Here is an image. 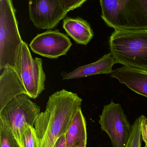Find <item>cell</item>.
Instances as JSON below:
<instances>
[{"label":"cell","instance_id":"6da1fadb","mask_svg":"<svg viewBox=\"0 0 147 147\" xmlns=\"http://www.w3.org/2000/svg\"><path fill=\"white\" fill-rule=\"evenodd\" d=\"M83 99L77 93L63 89L52 94L45 110L41 112L34 123L38 147H54L66 134Z\"/></svg>","mask_w":147,"mask_h":147},{"label":"cell","instance_id":"7a4b0ae2","mask_svg":"<svg viewBox=\"0 0 147 147\" xmlns=\"http://www.w3.org/2000/svg\"><path fill=\"white\" fill-rule=\"evenodd\" d=\"M109 46L117 63L147 71V29L115 30Z\"/></svg>","mask_w":147,"mask_h":147},{"label":"cell","instance_id":"3957f363","mask_svg":"<svg viewBox=\"0 0 147 147\" xmlns=\"http://www.w3.org/2000/svg\"><path fill=\"white\" fill-rule=\"evenodd\" d=\"M102 18L115 30L147 29V0H100Z\"/></svg>","mask_w":147,"mask_h":147},{"label":"cell","instance_id":"277c9868","mask_svg":"<svg viewBox=\"0 0 147 147\" xmlns=\"http://www.w3.org/2000/svg\"><path fill=\"white\" fill-rule=\"evenodd\" d=\"M0 70L10 65L16 70L23 40L12 0H0Z\"/></svg>","mask_w":147,"mask_h":147},{"label":"cell","instance_id":"5b68a950","mask_svg":"<svg viewBox=\"0 0 147 147\" xmlns=\"http://www.w3.org/2000/svg\"><path fill=\"white\" fill-rule=\"evenodd\" d=\"M40 107L28 94L18 95L0 111V122L7 126L21 147L22 134L28 126L34 127Z\"/></svg>","mask_w":147,"mask_h":147},{"label":"cell","instance_id":"8992f818","mask_svg":"<svg viewBox=\"0 0 147 147\" xmlns=\"http://www.w3.org/2000/svg\"><path fill=\"white\" fill-rule=\"evenodd\" d=\"M16 71L30 98H38L45 90L46 74L43 69V62L40 58H33L27 44L24 41L22 45Z\"/></svg>","mask_w":147,"mask_h":147},{"label":"cell","instance_id":"52a82bcc","mask_svg":"<svg viewBox=\"0 0 147 147\" xmlns=\"http://www.w3.org/2000/svg\"><path fill=\"white\" fill-rule=\"evenodd\" d=\"M99 124L110 138L113 147H125L132 126L120 104L111 101L104 106Z\"/></svg>","mask_w":147,"mask_h":147},{"label":"cell","instance_id":"ba28073f","mask_svg":"<svg viewBox=\"0 0 147 147\" xmlns=\"http://www.w3.org/2000/svg\"><path fill=\"white\" fill-rule=\"evenodd\" d=\"M28 9L33 25L39 29L47 30L57 26L68 12L60 0H29Z\"/></svg>","mask_w":147,"mask_h":147},{"label":"cell","instance_id":"9c48e42d","mask_svg":"<svg viewBox=\"0 0 147 147\" xmlns=\"http://www.w3.org/2000/svg\"><path fill=\"white\" fill-rule=\"evenodd\" d=\"M72 45L65 34L58 30H48L37 34L30 42L29 47L36 54L55 59L66 55Z\"/></svg>","mask_w":147,"mask_h":147},{"label":"cell","instance_id":"30bf717a","mask_svg":"<svg viewBox=\"0 0 147 147\" xmlns=\"http://www.w3.org/2000/svg\"><path fill=\"white\" fill-rule=\"evenodd\" d=\"M3 70L0 76V111L16 96L27 94L17 71L9 65Z\"/></svg>","mask_w":147,"mask_h":147},{"label":"cell","instance_id":"8fae6325","mask_svg":"<svg viewBox=\"0 0 147 147\" xmlns=\"http://www.w3.org/2000/svg\"><path fill=\"white\" fill-rule=\"evenodd\" d=\"M111 76L135 92L147 97V71L124 66L113 71Z\"/></svg>","mask_w":147,"mask_h":147},{"label":"cell","instance_id":"7c38bea8","mask_svg":"<svg viewBox=\"0 0 147 147\" xmlns=\"http://www.w3.org/2000/svg\"><path fill=\"white\" fill-rule=\"evenodd\" d=\"M118 63L111 53L105 54L96 62L77 68L71 72H62L63 80L80 78L91 75L101 74H111L112 67Z\"/></svg>","mask_w":147,"mask_h":147},{"label":"cell","instance_id":"4fadbf2b","mask_svg":"<svg viewBox=\"0 0 147 147\" xmlns=\"http://www.w3.org/2000/svg\"><path fill=\"white\" fill-rule=\"evenodd\" d=\"M63 28L67 34L78 45H87L94 37L89 24L81 18H66Z\"/></svg>","mask_w":147,"mask_h":147},{"label":"cell","instance_id":"5bb4252c","mask_svg":"<svg viewBox=\"0 0 147 147\" xmlns=\"http://www.w3.org/2000/svg\"><path fill=\"white\" fill-rule=\"evenodd\" d=\"M87 141L86 120L80 108L76 112L66 134V147Z\"/></svg>","mask_w":147,"mask_h":147},{"label":"cell","instance_id":"9a60e30c","mask_svg":"<svg viewBox=\"0 0 147 147\" xmlns=\"http://www.w3.org/2000/svg\"><path fill=\"white\" fill-rule=\"evenodd\" d=\"M141 116L137 118L132 126L128 140L125 147H141L142 144L140 131Z\"/></svg>","mask_w":147,"mask_h":147},{"label":"cell","instance_id":"2e32d148","mask_svg":"<svg viewBox=\"0 0 147 147\" xmlns=\"http://www.w3.org/2000/svg\"><path fill=\"white\" fill-rule=\"evenodd\" d=\"M1 147H21L9 128L0 122Z\"/></svg>","mask_w":147,"mask_h":147},{"label":"cell","instance_id":"e0dca14e","mask_svg":"<svg viewBox=\"0 0 147 147\" xmlns=\"http://www.w3.org/2000/svg\"><path fill=\"white\" fill-rule=\"evenodd\" d=\"M22 147H38L34 127L28 126L22 134Z\"/></svg>","mask_w":147,"mask_h":147},{"label":"cell","instance_id":"ac0fdd59","mask_svg":"<svg viewBox=\"0 0 147 147\" xmlns=\"http://www.w3.org/2000/svg\"><path fill=\"white\" fill-rule=\"evenodd\" d=\"M87 0H60L68 12L81 7Z\"/></svg>","mask_w":147,"mask_h":147},{"label":"cell","instance_id":"d6986e66","mask_svg":"<svg viewBox=\"0 0 147 147\" xmlns=\"http://www.w3.org/2000/svg\"><path fill=\"white\" fill-rule=\"evenodd\" d=\"M140 131L142 139L147 146V118L144 115L141 116Z\"/></svg>","mask_w":147,"mask_h":147},{"label":"cell","instance_id":"ffe728a7","mask_svg":"<svg viewBox=\"0 0 147 147\" xmlns=\"http://www.w3.org/2000/svg\"><path fill=\"white\" fill-rule=\"evenodd\" d=\"M54 147H66V134L60 138Z\"/></svg>","mask_w":147,"mask_h":147},{"label":"cell","instance_id":"44dd1931","mask_svg":"<svg viewBox=\"0 0 147 147\" xmlns=\"http://www.w3.org/2000/svg\"><path fill=\"white\" fill-rule=\"evenodd\" d=\"M87 142L82 141L74 144L71 147H86Z\"/></svg>","mask_w":147,"mask_h":147},{"label":"cell","instance_id":"7402d4cb","mask_svg":"<svg viewBox=\"0 0 147 147\" xmlns=\"http://www.w3.org/2000/svg\"><path fill=\"white\" fill-rule=\"evenodd\" d=\"M147 147V146H146H146H145V147Z\"/></svg>","mask_w":147,"mask_h":147}]
</instances>
